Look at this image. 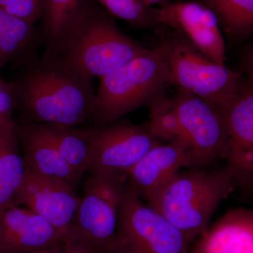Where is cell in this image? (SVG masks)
<instances>
[{
	"label": "cell",
	"mask_w": 253,
	"mask_h": 253,
	"mask_svg": "<svg viewBox=\"0 0 253 253\" xmlns=\"http://www.w3.org/2000/svg\"><path fill=\"white\" fill-rule=\"evenodd\" d=\"M126 181L125 174L94 172L83 184V195L68 229L95 252L106 251L114 239Z\"/></svg>",
	"instance_id": "obj_8"
},
{
	"label": "cell",
	"mask_w": 253,
	"mask_h": 253,
	"mask_svg": "<svg viewBox=\"0 0 253 253\" xmlns=\"http://www.w3.org/2000/svg\"><path fill=\"white\" fill-rule=\"evenodd\" d=\"M41 32L23 22L0 6V71L8 63L28 56L40 39Z\"/></svg>",
	"instance_id": "obj_18"
},
{
	"label": "cell",
	"mask_w": 253,
	"mask_h": 253,
	"mask_svg": "<svg viewBox=\"0 0 253 253\" xmlns=\"http://www.w3.org/2000/svg\"><path fill=\"white\" fill-rule=\"evenodd\" d=\"M35 253H66L63 243L54 245L47 249L42 250V251H38Z\"/></svg>",
	"instance_id": "obj_27"
},
{
	"label": "cell",
	"mask_w": 253,
	"mask_h": 253,
	"mask_svg": "<svg viewBox=\"0 0 253 253\" xmlns=\"http://www.w3.org/2000/svg\"><path fill=\"white\" fill-rule=\"evenodd\" d=\"M164 39L168 44L169 86L192 93L224 117L244 85V73L208 59L174 30Z\"/></svg>",
	"instance_id": "obj_5"
},
{
	"label": "cell",
	"mask_w": 253,
	"mask_h": 253,
	"mask_svg": "<svg viewBox=\"0 0 253 253\" xmlns=\"http://www.w3.org/2000/svg\"><path fill=\"white\" fill-rule=\"evenodd\" d=\"M217 16L221 31L231 41L253 36V0H203Z\"/></svg>",
	"instance_id": "obj_19"
},
{
	"label": "cell",
	"mask_w": 253,
	"mask_h": 253,
	"mask_svg": "<svg viewBox=\"0 0 253 253\" xmlns=\"http://www.w3.org/2000/svg\"><path fill=\"white\" fill-rule=\"evenodd\" d=\"M76 191L65 181L41 176L26 169L14 206L28 208L65 234L73 223L81 201Z\"/></svg>",
	"instance_id": "obj_12"
},
{
	"label": "cell",
	"mask_w": 253,
	"mask_h": 253,
	"mask_svg": "<svg viewBox=\"0 0 253 253\" xmlns=\"http://www.w3.org/2000/svg\"><path fill=\"white\" fill-rule=\"evenodd\" d=\"M96 0L84 2L45 44L43 57L92 81L144 53Z\"/></svg>",
	"instance_id": "obj_1"
},
{
	"label": "cell",
	"mask_w": 253,
	"mask_h": 253,
	"mask_svg": "<svg viewBox=\"0 0 253 253\" xmlns=\"http://www.w3.org/2000/svg\"><path fill=\"white\" fill-rule=\"evenodd\" d=\"M141 1L147 7H153L156 4H160L161 6L167 2L168 0H141Z\"/></svg>",
	"instance_id": "obj_28"
},
{
	"label": "cell",
	"mask_w": 253,
	"mask_h": 253,
	"mask_svg": "<svg viewBox=\"0 0 253 253\" xmlns=\"http://www.w3.org/2000/svg\"><path fill=\"white\" fill-rule=\"evenodd\" d=\"M16 131L26 169L41 176L65 181L77 189L83 176L65 161L44 125L28 123L16 126Z\"/></svg>",
	"instance_id": "obj_14"
},
{
	"label": "cell",
	"mask_w": 253,
	"mask_h": 253,
	"mask_svg": "<svg viewBox=\"0 0 253 253\" xmlns=\"http://www.w3.org/2000/svg\"><path fill=\"white\" fill-rule=\"evenodd\" d=\"M64 234L27 208L0 212V253H35L62 242Z\"/></svg>",
	"instance_id": "obj_13"
},
{
	"label": "cell",
	"mask_w": 253,
	"mask_h": 253,
	"mask_svg": "<svg viewBox=\"0 0 253 253\" xmlns=\"http://www.w3.org/2000/svg\"><path fill=\"white\" fill-rule=\"evenodd\" d=\"M191 244L161 213L141 201L127 181L123 186L117 230L106 251L95 253H190Z\"/></svg>",
	"instance_id": "obj_6"
},
{
	"label": "cell",
	"mask_w": 253,
	"mask_h": 253,
	"mask_svg": "<svg viewBox=\"0 0 253 253\" xmlns=\"http://www.w3.org/2000/svg\"><path fill=\"white\" fill-rule=\"evenodd\" d=\"M242 71L246 78L253 81V43L246 49L243 55Z\"/></svg>",
	"instance_id": "obj_26"
},
{
	"label": "cell",
	"mask_w": 253,
	"mask_h": 253,
	"mask_svg": "<svg viewBox=\"0 0 253 253\" xmlns=\"http://www.w3.org/2000/svg\"><path fill=\"white\" fill-rule=\"evenodd\" d=\"M185 167L189 168L185 148L176 143L161 142L149 150L128 171L126 181L144 197Z\"/></svg>",
	"instance_id": "obj_15"
},
{
	"label": "cell",
	"mask_w": 253,
	"mask_h": 253,
	"mask_svg": "<svg viewBox=\"0 0 253 253\" xmlns=\"http://www.w3.org/2000/svg\"><path fill=\"white\" fill-rule=\"evenodd\" d=\"M14 122L0 126V212L14 206L26 175Z\"/></svg>",
	"instance_id": "obj_17"
},
{
	"label": "cell",
	"mask_w": 253,
	"mask_h": 253,
	"mask_svg": "<svg viewBox=\"0 0 253 253\" xmlns=\"http://www.w3.org/2000/svg\"><path fill=\"white\" fill-rule=\"evenodd\" d=\"M99 78L91 125L109 124L139 108L149 107L166 96L169 86L166 40Z\"/></svg>",
	"instance_id": "obj_3"
},
{
	"label": "cell",
	"mask_w": 253,
	"mask_h": 253,
	"mask_svg": "<svg viewBox=\"0 0 253 253\" xmlns=\"http://www.w3.org/2000/svg\"><path fill=\"white\" fill-rule=\"evenodd\" d=\"M45 0H14L3 7L11 16L35 26L42 18Z\"/></svg>",
	"instance_id": "obj_23"
},
{
	"label": "cell",
	"mask_w": 253,
	"mask_h": 253,
	"mask_svg": "<svg viewBox=\"0 0 253 253\" xmlns=\"http://www.w3.org/2000/svg\"><path fill=\"white\" fill-rule=\"evenodd\" d=\"M43 125L65 161L73 170L83 176L89 170L90 149L81 129L73 126Z\"/></svg>",
	"instance_id": "obj_20"
},
{
	"label": "cell",
	"mask_w": 253,
	"mask_h": 253,
	"mask_svg": "<svg viewBox=\"0 0 253 253\" xmlns=\"http://www.w3.org/2000/svg\"><path fill=\"white\" fill-rule=\"evenodd\" d=\"M156 23L180 33L208 59L225 64V42L217 16L202 2L168 1L156 8Z\"/></svg>",
	"instance_id": "obj_10"
},
{
	"label": "cell",
	"mask_w": 253,
	"mask_h": 253,
	"mask_svg": "<svg viewBox=\"0 0 253 253\" xmlns=\"http://www.w3.org/2000/svg\"><path fill=\"white\" fill-rule=\"evenodd\" d=\"M110 14L136 28L157 25L156 8L147 7L141 0H96Z\"/></svg>",
	"instance_id": "obj_21"
},
{
	"label": "cell",
	"mask_w": 253,
	"mask_h": 253,
	"mask_svg": "<svg viewBox=\"0 0 253 253\" xmlns=\"http://www.w3.org/2000/svg\"><path fill=\"white\" fill-rule=\"evenodd\" d=\"M89 144L90 164L88 172L125 174L149 150L161 141L145 126L129 120L80 128Z\"/></svg>",
	"instance_id": "obj_9"
},
{
	"label": "cell",
	"mask_w": 253,
	"mask_h": 253,
	"mask_svg": "<svg viewBox=\"0 0 253 253\" xmlns=\"http://www.w3.org/2000/svg\"><path fill=\"white\" fill-rule=\"evenodd\" d=\"M84 0H45L41 21V34L44 44L56 36L68 18L78 9Z\"/></svg>",
	"instance_id": "obj_22"
},
{
	"label": "cell",
	"mask_w": 253,
	"mask_h": 253,
	"mask_svg": "<svg viewBox=\"0 0 253 253\" xmlns=\"http://www.w3.org/2000/svg\"><path fill=\"white\" fill-rule=\"evenodd\" d=\"M14 0H0V6H5L11 3Z\"/></svg>",
	"instance_id": "obj_29"
},
{
	"label": "cell",
	"mask_w": 253,
	"mask_h": 253,
	"mask_svg": "<svg viewBox=\"0 0 253 253\" xmlns=\"http://www.w3.org/2000/svg\"><path fill=\"white\" fill-rule=\"evenodd\" d=\"M66 253H94L89 245L68 229L62 241Z\"/></svg>",
	"instance_id": "obj_25"
},
{
	"label": "cell",
	"mask_w": 253,
	"mask_h": 253,
	"mask_svg": "<svg viewBox=\"0 0 253 253\" xmlns=\"http://www.w3.org/2000/svg\"><path fill=\"white\" fill-rule=\"evenodd\" d=\"M235 188L225 168L179 171L144 197L150 207L172 223L192 244L208 229L218 206Z\"/></svg>",
	"instance_id": "obj_4"
},
{
	"label": "cell",
	"mask_w": 253,
	"mask_h": 253,
	"mask_svg": "<svg viewBox=\"0 0 253 253\" xmlns=\"http://www.w3.org/2000/svg\"><path fill=\"white\" fill-rule=\"evenodd\" d=\"M171 100L178 125V144L189 156V168L226 160L229 140L224 116L192 93L180 90Z\"/></svg>",
	"instance_id": "obj_7"
},
{
	"label": "cell",
	"mask_w": 253,
	"mask_h": 253,
	"mask_svg": "<svg viewBox=\"0 0 253 253\" xmlns=\"http://www.w3.org/2000/svg\"><path fill=\"white\" fill-rule=\"evenodd\" d=\"M194 244L190 253H253V210H231Z\"/></svg>",
	"instance_id": "obj_16"
},
{
	"label": "cell",
	"mask_w": 253,
	"mask_h": 253,
	"mask_svg": "<svg viewBox=\"0 0 253 253\" xmlns=\"http://www.w3.org/2000/svg\"><path fill=\"white\" fill-rule=\"evenodd\" d=\"M15 106L29 123L78 127L89 123L92 81L42 56L33 59L11 83Z\"/></svg>",
	"instance_id": "obj_2"
},
{
	"label": "cell",
	"mask_w": 253,
	"mask_h": 253,
	"mask_svg": "<svg viewBox=\"0 0 253 253\" xmlns=\"http://www.w3.org/2000/svg\"><path fill=\"white\" fill-rule=\"evenodd\" d=\"M14 107V94L11 83L0 79V126L14 122L12 118Z\"/></svg>",
	"instance_id": "obj_24"
},
{
	"label": "cell",
	"mask_w": 253,
	"mask_h": 253,
	"mask_svg": "<svg viewBox=\"0 0 253 253\" xmlns=\"http://www.w3.org/2000/svg\"><path fill=\"white\" fill-rule=\"evenodd\" d=\"M224 119L229 140L225 168L236 188L253 192L252 80L246 78L241 92L229 106Z\"/></svg>",
	"instance_id": "obj_11"
}]
</instances>
